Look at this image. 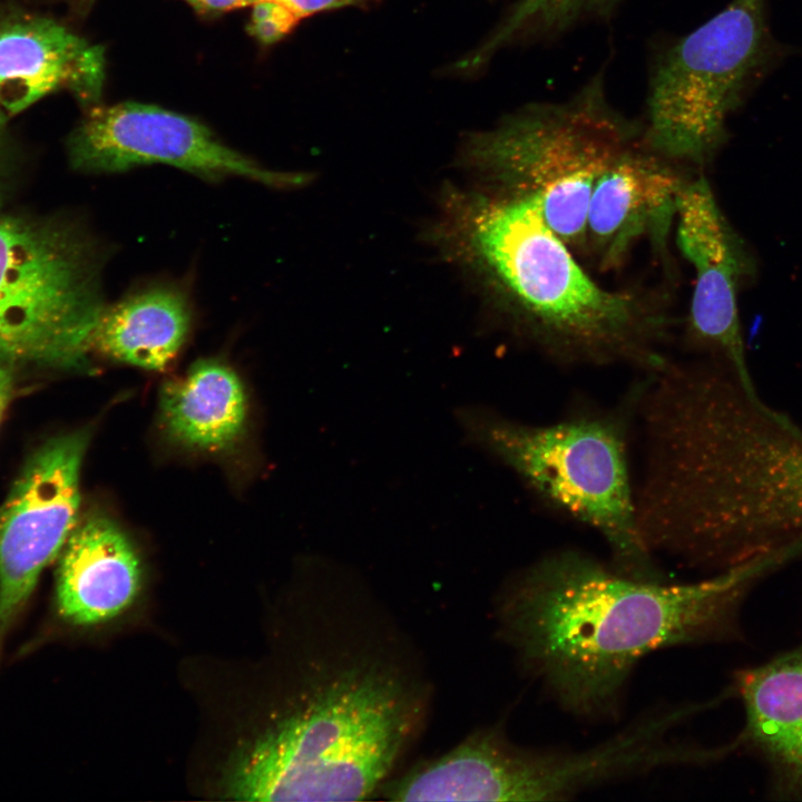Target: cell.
Here are the masks:
<instances>
[{
    "mask_svg": "<svg viewBox=\"0 0 802 802\" xmlns=\"http://www.w3.org/2000/svg\"><path fill=\"white\" fill-rule=\"evenodd\" d=\"M643 500L662 548L721 573L802 544V429L725 364L676 373L652 410Z\"/></svg>",
    "mask_w": 802,
    "mask_h": 802,
    "instance_id": "6da1fadb",
    "label": "cell"
},
{
    "mask_svg": "<svg viewBox=\"0 0 802 802\" xmlns=\"http://www.w3.org/2000/svg\"><path fill=\"white\" fill-rule=\"evenodd\" d=\"M781 561L767 555L710 579L673 584L626 576L579 551L552 552L501 590L499 633L564 710L613 717L644 656L732 636L747 588Z\"/></svg>",
    "mask_w": 802,
    "mask_h": 802,
    "instance_id": "7a4b0ae2",
    "label": "cell"
},
{
    "mask_svg": "<svg viewBox=\"0 0 802 802\" xmlns=\"http://www.w3.org/2000/svg\"><path fill=\"white\" fill-rule=\"evenodd\" d=\"M340 608L306 688L234 764L233 799L364 800L417 735L428 685L401 636L375 608Z\"/></svg>",
    "mask_w": 802,
    "mask_h": 802,
    "instance_id": "3957f363",
    "label": "cell"
},
{
    "mask_svg": "<svg viewBox=\"0 0 802 802\" xmlns=\"http://www.w3.org/2000/svg\"><path fill=\"white\" fill-rule=\"evenodd\" d=\"M466 241L521 333L563 365L624 364L651 372L669 358L675 321L659 294L609 290L579 265L536 200L497 192L473 200Z\"/></svg>",
    "mask_w": 802,
    "mask_h": 802,
    "instance_id": "277c9868",
    "label": "cell"
},
{
    "mask_svg": "<svg viewBox=\"0 0 802 802\" xmlns=\"http://www.w3.org/2000/svg\"><path fill=\"white\" fill-rule=\"evenodd\" d=\"M466 440L514 471L541 498L602 535L612 567L666 580L637 528L629 470L630 403L600 415L529 424L482 407L457 411Z\"/></svg>",
    "mask_w": 802,
    "mask_h": 802,
    "instance_id": "5b68a950",
    "label": "cell"
},
{
    "mask_svg": "<svg viewBox=\"0 0 802 802\" xmlns=\"http://www.w3.org/2000/svg\"><path fill=\"white\" fill-rule=\"evenodd\" d=\"M643 136L606 96L603 74L561 101L527 106L470 144L495 190L536 200L548 226L586 254V218L597 178Z\"/></svg>",
    "mask_w": 802,
    "mask_h": 802,
    "instance_id": "8992f818",
    "label": "cell"
},
{
    "mask_svg": "<svg viewBox=\"0 0 802 802\" xmlns=\"http://www.w3.org/2000/svg\"><path fill=\"white\" fill-rule=\"evenodd\" d=\"M766 3L732 0L655 59L642 123L655 153L687 169L713 159L728 117L782 55Z\"/></svg>",
    "mask_w": 802,
    "mask_h": 802,
    "instance_id": "52a82bcc",
    "label": "cell"
},
{
    "mask_svg": "<svg viewBox=\"0 0 802 802\" xmlns=\"http://www.w3.org/2000/svg\"><path fill=\"white\" fill-rule=\"evenodd\" d=\"M105 258L71 224L0 218V365L88 366Z\"/></svg>",
    "mask_w": 802,
    "mask_h": 802,
    "instance_id": "ba28073f",
    "label": "cell"
},
{
    "mask_svg": "<svg viewBox=\"0 0 802 802\" xmlns=\"http://www.w3.org/2000/svg\"><path fill=\"white\" fill-rule=\"evenodd\" d=\"M87 109L68 140L70 163L81 172L111 174L165 164L212 180L235 176L285 187L304 179L271 170L198 120L155 105L124 101Z\"/></svg>",
    "mask_w": 802,
    "mask_h": 802,
    "instance_id": "9c48e42d",
    "label": "cell"
},
{
    "mask_svg": "<svg viewBox=\"0 0 802 802\" xmlns=\"http://www.w3.org/2000/svg\"><path fill=\"white\" fill-rule=\"evenodd\" d=\"M89 434L55 437L27 460L0 507V644L77 526Z\"/></svg>",
    "mask_w": 802,
    "mask_h": 802,
    "instance_id": "30bf717a",
    "label": "cell"
},
{
    "mask_svg": "<svg viewBox=\"0 0 802 802\" xmlns=\"http://www.w3.org/2000/svg\"><path fill=\"white\" fill-rule=\"evenodd\" d=\"M675 221L677 246L695 272L687 340L726 363L745 388L755 390L737 309L739 282L749 265L703 174L691 176L681 189Z\"/></svg>",
    "mask_w": 802,
    "mask_h": 802,
    "instance_id": "8fae6325",
    "label": "cell"
},
{
    "mask_svg": "<svg viewBox=\"0 0 802 802\" xmlns=\"http://www.w3.org/2000/svg\"><path fill=\"white\" fill-rule=\"evenodd\" d=\"M687 168L655 153L644 136L596 180L587 209L586 254L600 271L619 267L647 238L666 255Z\"/></svg>",
    "mask_w": 802,
    "mask_h": 802,
    "instance_id": "7c38bea8",
    "label": "cell"
},
{
    "mask_svg": "<svg viewBox=\"0 0 802 802\" xmlns=\"http://www.w3.org/2000/svg\"><path fill=\"white\" fill-rule=\"evenodd\" d=\"M105 71L104 49L62 23L26 12L0 14V106L9 117L60 90L87 108L98 105Z\"/></svg>",
    "mask_w": 802,
    "mask_h": 802,
    "instance_id": "4fadbf2b",
    "label": "cell"
},
{
    "mask_svg": "<svg viewBox=\"0 0 802 802\" xmlns=\"http://www.w3.org/2000/svg\"><path fill=\"white\" fill-rule=\"evenodd\" d=\"M139 558L109 518L91 516L77 524L56 571L60 615L77 625L108 620L125 610L140 589Z\"/></svg>",
    "mask_w": 802,
    "mask_h": 802,
    "instance_id": "5bb4252c",
    "label": "cell"
},
{
    "mask_svg": "<svg viewBox=\"0 0 802 802\" xmlns=\"http://www.w3.org/2000/svg\"><path fill=\"white\" fill-rule=\"evenodd\" d=\"M737 689L746 714L743 739L784 791L802 793V647L741 672Z\"/></svg>",
    "mask_w": 802,
    "mask_h": 802,
    "instance_id": "9a60e30c",
    "label": "cell"
},
{
    "mask_svg": "<svg viewBox=\"0 0 802 802\" xmlns=\"http://www.w3.org/2000/svg\"><path fill=\"white\" fill-rule=\"evenodd\" d=\"M190 323V305L182 290L149 286L105 306L92 349L123 363L160 370L184 345Z\"/></svg>",
    "mask_w": 802,
    "mask_h": 802,
    "instance_id": "2e32d148",
    "label": "cell"
},
{
    "mask_svg": "<svg viewBox=\"0 0 802 802\" xmlns=\"http://www.w3.org/2000/svg\"><path fill=\"white\" fill-rule=\"evenodd\" d=\"M164 423L180 443L202 450L232 444L244 429L246 397L237 374L217 360L196 362L160 393Z\"/></svg>",
    "mask_w": 802,
    "mask_h": 802,
    "instance_id": "e0dca14e",
    "label": "cell"
},
{
    "mask_svg": "<svg viewBox=\"0 0 802 802\" xmlns=\"http://www.w3.org/2000/svg\"><path fill=\"white\" fill-rule=\"evenodd\" d=\"M620 0H519L469 61L476 65L517 36L549 40L588 21L609 18Z\"/></svg>",
    "mask_w": 802,
    "mask_h": 802,
    "instance_id": "ac0fdd59",
    "label": "cell"
},
{
    "mask_svg": "<svg viewBox=\"0 0 802 802\" xmlns=\"http://www.w3.org/2000/svg\"><path fill=\"white\" fill-rule=\"evenodd\" d=\"M248 30L263 45H272L288 35L300 19L274 0H261L252 7Z\"/></svg>",
    "mask_w": 802,
    "mask_h": 802,
    "instance_id": "d6986e66",
    "label": "cell"
},
{
    "mask_svg": "<svg viewBox=\"0 0 802 802\" xmlns=\"http://www.w3.org/2000/svg\"><path fill=\"white\" fill-rule=\"evenodd\" d=\"M288 8L300 20L317 12L355 6L366 0H274Z\"/></svg>",
    "mask_w": 802,
    "mask_h": 802,
    "instance_id": "ffe728a7",
    "label": "cell"
},
{
    "mask_svg": "<svg viewBox=\"0 0 802 802\" xmlns=\"http://www.w3.org/2000/svg\"><path fill=\"white\" fill-rule=\"evenodd\" d=\"M196 11L204 14H217L226 11L252 7L261 0H184Z\"/></svg>",
    "mask_w": 802,
    "mask_h": 802,
    "instance_id": "44dd1931",
    "label": "cell"
},
{
    "mask_svg": "<svg viewBox=\"0 0 802 802\" xmlns=\"http://www.w3.org/2000/svg\"><path fill=\"white\" fill-rule=\"evenodd\" d=\"M16 371L0 365V421L13 393Z\"/></svg>",
    "mask_w": 802,
    "mask_h": 802,
    "instance_id": "7402d4cb",
    "label": "cell"
},
{
    "mask_svg": "<svg viewBox=\"0 0 802 802\" xmlns=\"http://www.w3.org/2000/svg\"><path fill=\"white\" fill-rule=\"evenodd\" d=\"M8 114L3 110V108L0 106V138L2 136L3 129L6 127V124L8 121Z\"/></svg>",
    "mask_w": 802,
    "mask_h": 802,
    "instance_id": "603a6c76",
    "label": "cell"
},
{
    "mask_svg": "<svg viewBox=\"0 0 802 802\" xmlns=\"http://www.w3.org/2000/svg\"><path fill=\"white\" fill-rule=\"evenodd\" d=\"M82 1H86V0H82Z\"/></svg>",
    "mask_w": 802,
    "mask_h": 802,
    "instance_id": "cb8c5ba5",
    "label": "cell"
}]
</instances>
